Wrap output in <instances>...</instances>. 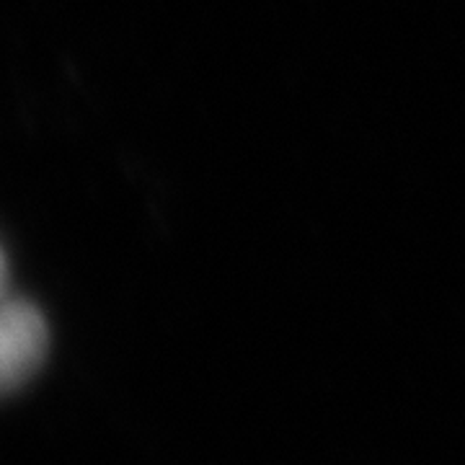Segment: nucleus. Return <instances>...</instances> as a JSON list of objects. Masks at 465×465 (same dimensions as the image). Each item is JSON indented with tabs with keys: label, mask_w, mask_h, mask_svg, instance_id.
<instances>
[{
	"label": "nucleus",
	"mask_w": 465,
	"mask_h": 465,
	"mask_svg": "<svg viewBox=\"0 0 465 465\" xmlns=\"http://www.w3.org/2000/svg\"><path fill=\"white\" fill-rule=\"evenodd\" d=\"M50 354V323L32 300L0 302V399L18 393Z\"/></svg>",
	"instance_id": "nucleus-1"
},
{
	"label": "nucleus",
	"mask_w": 465,
	"mask_h": 465,
	"mask_svg": "<svg viewBox=\"0 0 465 465\" xmlns=\"http://www.w3.org/2000/svg\"><path fill=\"white\" fill-rule=\"evenodd\" d=\"M8 298H11V264L0 246V302H5Z\"/></svg>",
	"instance_id": "nucleus-2"
}]
</instances>
